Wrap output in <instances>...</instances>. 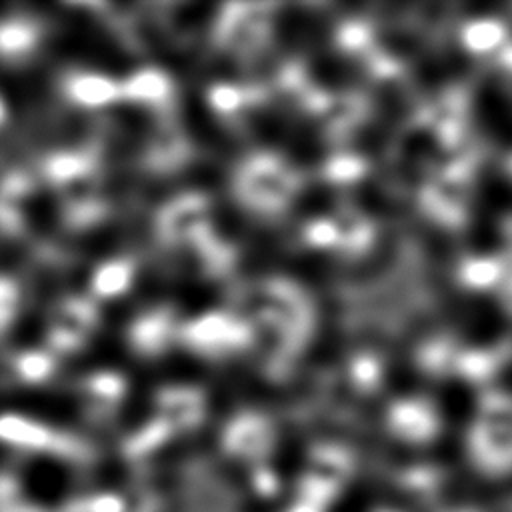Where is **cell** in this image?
Returning a JSON list of instances; mask_svg holds the SVG:
<instances>
[{
  "mask_svg": "<svg viewBox=\"0 0 512 512\" xmlns=\"http://www.w3.org/2000/svg\"><path fill=\"white\" fill-rule=\"evenodd\" d=\"M426 512H498V510L484 496L452 492L450 496H446Z\"/></svg>",
  "mask_w": 512,
  "mask_h": 512,
  "instance_id": "cell-1",
  "label": "cell"
},
{
  "mask_svg": "<svg viewBox=\"0 0 512 512\" xmlns=\"http://www.w3.org/2000/svg\"><path fill=\"white\" fill-rule=\"evenodd\" d=\"M346 512H414V510L408 508L406 504L398 502L396 498H392L388 494H382V496H376V498H368L360 506H356L352 510H346Z\"/></svg>",
  "mask_w": 512,
  "mask_h": 512,
  "instance_id": "cell-2",
  "label": "cell"
}]
</instances>
